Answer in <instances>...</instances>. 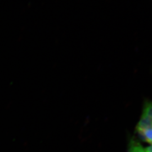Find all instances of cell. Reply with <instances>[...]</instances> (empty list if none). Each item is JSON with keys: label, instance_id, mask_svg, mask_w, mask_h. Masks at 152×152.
<instances>
[{"label": "cell", "instance_id": "obj_3", "mask_svg": "<svg viewBox=\"0 0 152 152\" xmlns=\"http://www.w3.org/2000/svg\"><path fill=\"white\" fill-rule=\"evenodd\" d=\"M145 149L147 152H152V144L149 145V146H148V147H146Z\"/></svg>", "mask_w": 152, "mask_h": 152}, {"label": "cell", "instance_id": "obj_1", "mask_svg": "<svg viewBox=\"0 0 152 152\" xmlns=\"http://www.w3.org/2000/svg\"><path fill=\"white\" fill-rule=\"evenodd\" d=\"M140 138L149 145L152 144V102L144 104L140 119L136 126Z\"/></svg>", "mask_w": 152, "mask_h": 152}, {"label": "cell", "instance_id": "obj_2", "mask_svg": "<svg viewBox=\"0 0 152 152\" xmlns=\"http://www.w3.org/2000/svg\"><path fill=\"white\" fill-rule=\"evenodd\" d=\"M128 152H147L145 148L141 145L140 142L132 138L129 144Z\"/></svg>", "mask_w": 152, "mask_h": 152}]
</instances>
